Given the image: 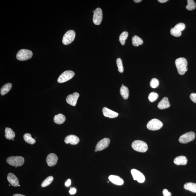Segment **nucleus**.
Here are the masks:
<instances>
[{
	"mask_svg": "<svg viewBox=\"0 0 196 196\" xmlns=\"http://www.w3.org/2000/svg\"><path fill=\"white\" fill-rule=\"evenodd\" d=\"M76 192V190L75 188H71L69 190V193L71 195L75 194Z\"/></svg>",
	"mask_w": 196,
	"mask_h": 196,
	"instance_id": "obj_36",
	"label": "nucleus"
},
{
	"mask_svg": "<svg viewBox=\"0 0 196 196\" xmlns=\"http://www.w3.org/2000/svg\"><path fill=\"white\" fill-rule=\"evenodd\" d=\"M75 75L74 72L72 71H65L60 76L58 79V82L60 83H64L72 79Z\"/></svg>",
	"mask_w": 196,
	"mask_h": 196,
	"instance_id": "obj_8",
	"label": "nucleus"
},
{
	"mask_svg": "<svg viewBox=\"0 0 196 196\" xmlns=\"http://www.w3.org/2000/svg\"><path fill=\"white\" fill-rule=\"evenodd\" d=\"M103 20V12L100 8H97L94 12L93 18V23L96 25H100Z\"/></svg>",
	"mask_w": 196,
	"mask_h": 196,
	"instance_id": "obj_10",
	"label": "nucleus"
},
{
	"mask_svg": "<svg viewBox=\"0 0 196 196\" xmlns=\"http://www.w3.org/2000/svg\"><path fill=\"white\" fill-rule=\"evenodd\" d=\"M116 62H117L119 72H120V73H123V71H124V69H123V62H122L121 59L120 58H118L117 60H116Z\"/></svg>",
	"mask_w": 196,
	"mask_h": 196,
	"instance_id": "obj_32",
	"label": "nucleus"
},
{
	"mask_svg": "<svg viewBox=\"0 0 196 196\" xmlns=\"http://www.w3.org/2000/svg\"><path fill=\"white\" fill-rule=\"evenodd\" d=\"M163 123L158 119H154L150 120L147 125V128L151 130H157L163 126Z\"/></svg>",
	"mask_w": 196,
	"mask_h": 196,
	"instance_id": "obj_6",
	"label": "nucleus"
},
{
	"mask_svg": "<svg viewBox=\"0 0 196 196\" xmlns=\"http://www.w3.org/2000/svg\"><path fill=\"white\" fill-rule=\"evenodd\" d=\"M134 1L135 2L138 3H140L142 2V0H134Z\"/></svg>",
	"mask_w": 196,
	"mask_h": 196,
	"instance_id": "obj_40",
	"label": "nucleus"
},
{
	"mask_svg": "<svg viewBox=\"0 0 196 196\" xmlns=\"http://www.w3.org/2000/svg\"><path fill=\"white\" fill-rule=\"evenodd\" d=\"M53 180V177L52 176H49L42 182L41 184V186L43 187H46L51 184Z\"/></svg>",
	"mask_w": 196,
	"mask_h": 196,
	"instance_id": "obj_30",
	"label": "nucleus"
},
{
	"mask_svg": "<svg viewBox=\"0 0 196 196\" xmlns=\"http://www.w3.org/2000/svg\"><path fill=\"white\" fill-rule=\"evenodd\" d=\"M33 53L31 51L26 49L19 50L16 55V58L20 61H25L32 57Z\"/></svg>",
	"mask_w": 196,
	"mask_h": 196,
	"instance_id": "obj_4",
	"label": "nucleus"
},
{
	"mask_svg": "<svg viewBox=\"0 0 196 196\" xmlns=\"http://www.w3.org/2000/svg\"><path fill=\"white\" fill-rule=\"evenodd\" d=\"M110 143V140L108 138L102 139L97 143L96 146V149L98 151H102L107 148Z\"/></svg>",
	"mask_w": 196,
	"mask_h": 196,
	"instance_id": "obj_11",
	"label": "nucleus"
},
{
	"mask_svg": "<svg viewBox=\"0 0 196 196\" xmlns=\"http://www.w3.org/2000/svg\"><path fill=\"white\" fill-rule=\"evenodd\" d=\"M132 147L135 151L139 152H145L148 149L147 143L140 140H136L132 145Z\"/></svg>",
	"mask_w": 196,
	"mask_h": 196,
	"instance_id": "obj_2",
	"label": "nucleus"
},
{
	"mask_svg": "<svg viewBox=\"0 0 196 196\" xmlns=\"http://www.w3.org/2000/svg\"><path fill=\"white\" fill-rule=\"evenodd\" d=\"M79 95L77 92H75L71 95H69L66 98V101L69 104L73 106H75L77 102Z\"/></svg>",
	"mask_w": 196,
	"mask_h": 196,
	"instance_id": "obj_13",
	"label": "nucleus"
},
{
	"mask_svg": "<svg viewBox=\"0 0 196 196\" xmlns=\"http://www.w3.org/2000/svg\"><path fill=\"white\" fill-rule=\"evenodd\" d=\"M12 85L11 83H8L4 85L1 89V94L2 96H4L8 93L12 88Z\"/></svg>",
	"mask_w": 196,
	"mask_h": 196,
	"instance_id": "obj_25",
	"label": "nucleus"
},
{
	"mask_svg": "<svg viewBox=\"0 0 196 196\" xmlns=\"http://www.w3.org/2000/svg\"><path fill=\"white\" fill-rule=\"evenodd\" d=\"M163 196H171V193L168 191L167 189H164L163 191Z\"/></svg>",
	"mask_w": 196,
	"mask_h": 196,
	"instance_id": "obj_35",
	"label": "nucleus"
},
{
	"mask_svg": "<svg viewBox=\"0 0 196 196\" xmlns=\"http://www.w3.org/2000/svg\"><path fill=\"white\" fill-rule=\"evenodd\" d=\"M92 12H94L95 11H94V10H93V11H92Z\"/></svg>",
	"mask_w": 196,
	"mask_h": 196,
	"instance_id": "obj_42",
	"label": "nucleus"
},
{
	"mask_svg": "<svg viewBox=\"0 0 196 196\" xmlns=\"http://www.w3.org/2000/svg\"><path fill=\"white\" fill-rule=\"evenodd\" d=\"M13 196H26L23 195L22 194H14Z\"/></svg>",
	"mask_w": 196,
	"mask_h": 196,
	"instance_id": "obj_39",
	"label": "nucleus"
},
{
	"mask_svg": "<svg viewBox=\"0 0 196 196\" xmlns=\"http://www.w3.org/2000/svg\"><path fill=\"white\" fill-rule=\"evenodd\" d=\"M175 64L179 74L184 75L188 70L187 68V62L185 58H178L176 60Z\"/></svg>",
	"mask_w": 196,
	"mask_h": 196,
	"instance_id": "obj_1",
	"label": "nucleus"
},
{
	"mask_svg": "<svg viewBox=\"0 0 196 196\" xmlns=\"http://www.w3.org/2000/svg\"><path fill=\"white\" fill-rule=\"evenodd\" d=\"M131 172L134 180H136L140 183L144 182L145 178L143 173L135 169H132Z\"/></svg>",
	"mask_w": 196,
	"mask_h": 196,
	"instance_id": "obj_12",
	"label": "nucleus"
},
{
	"mask_svg": "<svg viewBox=\"0 0 196 196\" xmlns=\"http://www.w3.org/2000/svg\"><path fill=\"white\" fill-rule=\"evenodd\" d=\"M7 179L10 184L13 186L17 187L19 186V181L18 179L13 173H8Z\"/></svg>",
	"mask_w": 196,
	"mask_h": 196,
	"instance_id": "obj_15",
	"label": "nucleus"
},
{
	"mask_svg": "<svg viewBox=\"0 0 196 196\" xmlns=\"http://www.w3.org/2000/svg\"><path fill=\"white\" fill-rule=\"evenodd\" d=\"M76 34L74 31L70 30L67 31L62 38V43L65 45H67L71 43L75 39Z\"/></svg>",
	"mask_w": 196,
	"mask_h": 196,
	"instance_id": "obj_5",
	"label": "nucleus"
},
{
	"mask_svg": "<svg viewBox=\"0 0 196 196\" xmlns=\"http://www.w3.org/2000/svg\"><path fill=\"white\" fill-rule=\"evenodd\" d=\"M54 122L56 124H62L66 120L65 116L62 114H59L55 116L53 119Z\"/></svg>",
	"mask_w": 196,
	"mask_h": 196,
	"instance_id": "obj_21",
	"label": "nucleus"
},
{
	"mask_svg": "<svg viewBox=\"0 0 196 196\" xmlns=\"http://www.w3.org/2000/svg\"><path fill=\"white\" fill-rule=\"evenodd\" d=\"M190 98L194 103H196V93H191L190 95Z\"/></svg>",
	"mask_w": 196,
	"mask_h": 196,
	"instance_id": "obj_34",
	"label": "nucleus"
},
{
	"mask_svg": "<svg viewBox=\"0 0 196 196\" xmlns=\"http://www.w3.org/2000/svg\"><path fill=\"white\" fill-rule=\"evenodd\" d=\"M123 86V84H122V86Z\"/></svg>",
	"mask_w": 196,
	"mask_h": 196,
	"instance_id": "obj_43",
	"label": "nucleus"
},
{
	"mask_svg": "<svg viewBox=\"0 0 196 196\" xmlns=\"http://www.w3.org/2000/svg\"><path fill=\"white\" fill-rule=\"evenodd\" d=\"M185 189L188 190L192 192L196 193V184L194 183H186L184 185Z\"/></svg>",
	"mask_w": 196,
	"mask_h": 196,
	"instance_id": "obj_23",
	"label": "nucleus"
},
{
	"mask_svg": "<svg viewBox=\"0 0 196 196\" xmlns=\"http://www.w3.org/2000/svg\"><path fill=\"white\" fill-rule=\"evenodd\" d=\"M120 93L123 97L126 100L128 98L129 96V89L127 87L125 86H122L120 89Z\"/></svg>",
	"mask_w": 196,
	"mask_h": 196,
	"instance_id": "obj_24",
	"label": "nucleus"
},
{
	"mask_svg": "<svg viewBox=\"0 0 196 196\" xmlns=\"http://www.w3.org/2000/svg\"><path fill=\"white\" fill-rule=\"evenodd\" d=\"M128 36V33L126 31H124L119 36V40L122 45H123L125 43V41Z\"/></svg>",
	"mask_w": 196,
	"mask_h": 196,
	"instance_id": "obj_28",
	"label": "nucleus"
},
{
	"mask_svg": "<svg viewBox=\"0 0 196 196\" xmlns=\"http://www.w3.org/2000/svg\"><path fill=\"white\" fill-rule=\"evenodd\" d=\"M170 106L168 98L164 97L160 101L158 105V107L160 109H164L168 108Z\"/></svg>",
	"mask_w": 196,
	"mask_h": 196,
	"instance_id": "obj_19",
	"label": "nucleus"
},
{
	"mask_svg": "<svg viewBox=\"0 0 196 196\" xmlns=\"http://www.w3.org/2000/svg\"><path fill=\"white\" fill-rule=\"evenodd\" d=\"M58 160V157L56 154L53 153H50L47 157V163L49 167H53L57 163Z\"/></svg>",
	"mask_w": 196,
	"mask_h": 196,
	"instance_id": "obj_14",
	"label": "nucleus"
},
{
	"mask_svg": "<svg viewBox=\"0 0 196 196\" xmlns=\"http://www.w3.org/2000/svg\"><path fill=\"white\" fill-rule=\"evenodd\" d=\"M168 1V0H158V1L159 2L161 3H164Z\"/></svg>",
	"mask_w": 196,
	"mask_h": 196,
	"instance_id": "obj_38",
	"label": "nucleus"
},
{
	"mask_svg": "<svg viewBox=\"0 0 196 196\" xmlns=\"http://www.w3.org/2000/svg\"><path fill=\"white\" fill-rule=\"evenodd\" d=\"M97 151H98L96 149H95V152H97Z\"/></svg>",
	"mask_w": 196,
	"mask_h": 196,
	"instance_id": "obj_41",
	"label": "nucleus"
},
{
	"mask_svg": "<svg viewBox=\"0 0 196 196\" xmlns=\"http://www.w3.org/2000/svg\"><path fill=\"white\" fill-rule=\"evenodd\" d=\"M132 42L133 45L135 47H138L139 45H141L143 42V40L137 36L133 37Z\"/></svg>",
	"mask_w": 196,
	"mask_h": 196,
	"instance_id": "obj_27",
	"label": "nucleus"
},
{
	"mask_svg": "<svg viewBox=\"0 0 196 196\" xmlns=\"http://www.w3.org/2000/svg\"><path fill=\"white\" fill-rule=\"evenodd\" d=\"M108 178L109 181L116 185H122L124 183L123 179L117 175H110L109 176Z\"/></svg>",
	"mask_w": 196,
	"mask_h": 196,
	"instance_id": "obj_18",
	"label": "nucleus"
},
{
	"mask_svg": "<svg viewBox=\"0 0 196 196\" xmlns=\"http://www.w3.org/2000/svg\"><path fill=\"white\" fill-rule=\"evenodd\" d=\"M185 24L182 23H180L177 24L174 28H172L170 30V33L173 36L178 37L181 36V31L185 29Z\"/></svg>",
	"mask_w": 196,
	"mask_h": 196,
	"instance_id": "obj_7",
	"label": "nucleus"
},
{
	"mask_svg": "<svg viewBox=\"0 0 196 196\" xmlns=\"http://www.w3.org/2000/svg\"><path fill=\"white\" fill-rule=\"evenodd\" d=\"M5 138L8 140H13L15 137V133L12 129L9 127H6L5 129Z\"/></svg>",
	"mask_w": 196,
	"mask_h": 196,
	"instance_id": "obj_22",
	"label": "nucleus"
},
{
	"mask_svg": "<svg viewBox=\"0 0 196 196\" xmlns=\"http://www.w3.org/2000/svg\"><path fill=\"white\" fill-rule=\"evenodd\" d=\"M159 85V82L156 78H153L150 82V86L153 88H156L158 87Z\"/></svg>",
	"mask_w": 196,
	"mask_h": 196,
	"instance_id": "obj_33",
	"label": "nucleus"
},
{
	"mask_svg": "<svg viewBox=\"0 0 196 196\" xmlns=\"http://www.w3.org/2000/svg\"><path fill=\"white\" fill-rule=\"evenodd\" d=\"M158 97V95L157 93L152 92L149 95L148 99L151 102H154L157 100Z\"/></svg>",
	"mask_w": 196,
	"mask_h": 196,
	"instance_id": "obj_31",
	"label": "nucleus"
},
{
	"mask_svg": "<svg viewBox=\"0 0 196 196\" xmlns=\"http://www.w3.org/2000/svg\"><path fill=\"white\" fill-rule=\"evenodd\" d=\"M103 113L105 117H109V118H114L118 117L119 116L118 113L110 109L105 107L103 109Z\"/></svg>",
	"mask_w": 196,
	"mask_h": 196,
	"instance_id": "obj_17",
	"label": "nucleus"
},
{
	"mask_svg": "<svg viewBox=\"0 0 196 196\" xmlns=\"http://www.w3.org/2000/svg\"><path fill=\"white\" fill-rule=\"evenodd\" d=\"M23 138L25 142L31 145L35 144L36 143L35 139L32 138V136L29 133H26L23 136Z\"/></svg>",
	"mask_w": 196,
	"mask_h": 196,
	"instance_id": "obj_26",
	"label": "nucleus"
},
{
	"mask_svg": "<svg viewBox=\"0 0 196 196\" xmlns=\"http://www.w3.org/2000/svg\"><path fill=\"white\" fill-rule=\"evenodd\" d=\"M195 137V134L194 132H190L182 135L179 139V141L182 143H187L193 141Z\"/></svg>",
	"mask_w": 196,
	"mask_h": 196,
	"instance_id": "obj_9",
	"label": "nucleus"
},
{
	"mask_svg": "<svg viewBox=\"0 0 196 196\" xmlns=\"http://www.w3.org/2000/svg\"><path fill=\"white\" fill-rule=\"evenodd\" d=\"M7 162L11 166L19 167L23 165L25 159L22 156H12L7 158Z\"/></svg>",
	"mask_w": 196,
	"mask_h": 196,
	"instance_id": "obj_3",
	"label": "nucleus"
},
{
	"mask_svg": "<svg viewBox=\"0 0 196 196\" xmlns=\"http://www.w3.org/2000/svg\"><path fill=\"white\" fill-rule=\"evenodd\" d=\"M64 142L66 144L70 143L71 145H75L79 143V139L77 136L74 135H70L65 137Z\"/></svg>",
	"mask_w": 196,
	"mask_h": 196,
	"instance_id": "obj_16",
	"label": "nucleus"
},
{
	"mask_svg": "<svg viewBox=\"0 0 196 196\" xmlns=\"http://www.w3.org/2000/svg\"><path fill=\"white\" fill-rule=\"evenodd\" d=\"M71 180L70 179H69V180H67V181L66 182V183H65V185L66 186L69 187V186H70L71 183Z\"/></svg>",
	"mask_w": 196,
	"mask_h": 196,
	"instance_id": "obj_37",
	"label": "nucleus"
},
{
	"mask_svg": "<svg viewBox=\"0 0 196 196\" xmlns=\"http://www.w3.org/2000/svg\"><path fill=\"white\" fill-rule=\"evenodd\" d=\"M187 2V5L186 8L187 10L192 11L195 9L196 5L195 3L193 0H188Z\"/></svg>",
	"mask_w": 196,
	"mask_h": 196,
	"instance_id": "obj_29",
	"label": "nucleus"
},
{
	"mask_svg": "<svg viewBox=\"0 0 196 196\" xmlns=\"http://www.w3.org/2000/svg\"><path fill=\"white\" fill-rule=\"evenodd\" d=\"M187 160L186 157L184 156H180L174 159V162L177 165H186Z\"/></svg>",
	"mask_w": 196,
	"mask_h": 196,
	"instance_id": "obj_20",
	"label": "nucleus"
}]
</instances>
